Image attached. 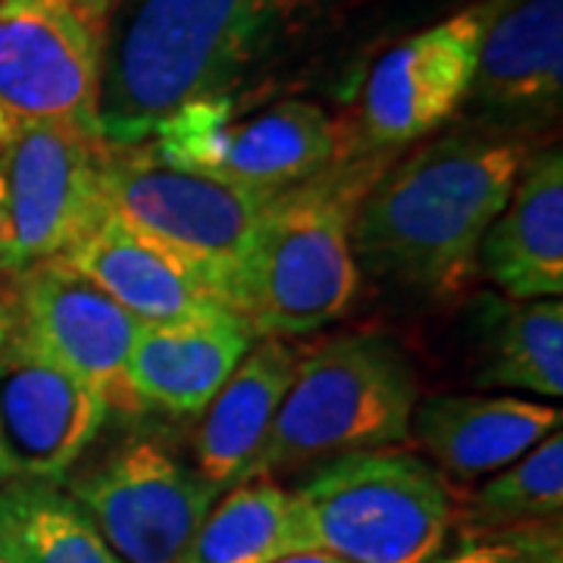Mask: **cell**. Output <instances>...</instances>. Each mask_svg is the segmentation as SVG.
Listing matches in <instances>:
<instances>
[{
	"label": "cell",
	"mask_w": 563,
	"mask_h": 563,
	"mask_svg": "<svg viewBox=\"0 0 563 563\" xmlns=\"http://www.w3.org/2000/svg\"><path fill=\"white\" fill-rule=\"evenodd\" d=\"M529 154L523 135L461 125L388 163L354 213L357 269L422 295H454L476 273L479 242Z\"/></svg>",
	"instance_id": "1"
},
{
	"label": "cell",
	"mask_w": 563,
	"mask_h": 563,
	"mask_svg": "<svg viewBox=\"0 0 563 563\" xmlns=\"http://www.w3.org/2000/svg\"><path fill=\"white\" fill-rule=\"evenodd\" d=\"M295 0H120L98 38V122L144 144L176 110L225 98L276 41Z\"/></svg>",
	"instance_id": "2"
},
{
	"label": "cell",
	"mask_w": 563,
	"mask_h": 563,
	"mask_svg": "<svg viewBox=\"0 0 563 563\" xmlns=\"http://www.w3.org/2000/svg\"><path fill=\"white\" fill-rule=\"evenodd\" d=\"M391 154H347L279 191L263 213L235 291L257 339H298L339 320L357 298L351 225Z\"/></svg>",
	"instance_id": "3"
},
{
	"label": "cell",
	"mask_w": 563,
	"mask_h": 563,
	"mask_svg": "<svg viewBox=\"0 0 563 563\" xmlns=\"http://www.w3.org/2000/svg\"><path fill=\"white\" fill-rule=\"evenodd\" d=\"M417 373L385 335H342L298 357L251 476L410 442Z\"/></svg>",
	"instance_id": "4"
},
{
	"label": "cell",
	"mask_w": 563,
	"mask_h": 563,
	"mask_svg": "<svg viewBox=\"0 0 563 563\" xmlns=\"http://www.w3.org/2000/svg\"><path fill=\"white\" fill-rule=\"evenodd\" d=\"M307 551L347 563H432L454 529V488L410 451L332 457L291 488Z\"/></svg>",
	"instance_id": "5"
},
{
	"label": "cell",
	"mask_w": 563,
	"mask_h": 563,
	"mask_svg": "<svg viewBox=\"0 0 563 563\" xmlns=\"http://www.w3.org/2000/svg\"><path fill=\"white\" fill-rule=\"evenodd\" d=\"M101 185L110 213L185 263L235 313L244 263L276 195L173 166L151 141L132 147L107 144Z\"/></svg>",
	"instance_id": "6"
},
{
	"label": "cell",
	"mask_w": 563,
	"mask_h": 563,
	"mask_svg": "<svg viewBox=\"0 0 563 563\" xmlns=\"http://www.w3.org/2000/svg\"><path fill=\"white\" fill-rule=\"evenodd\" d=\"M151 147L173 166L279 195L339 161L344 139L320 103L279 101L239 113L225 95L176 110L157 125Z\"/></svg>",
	"instance_id": "7"
},
{
	"label": "cell",
	"mask_w": 563,
	"mask_h": 563,
	"mask_svg": "<svg viewBox=\"0 0 563 563\" xmlns=\"http://www.w3.org/2000/svg\"><path fill=\"white\" fill-rule=\"evenodd\" d=\"M107 141L69 122H41L0 151L10 239L3 273L63 257L110 213L101 166Z\"/></svg>",
	"instance_id": "8"
},
{
	"label": "cell",
	"mask_w": 563,
	"mask_h": 563,
	"mask_svg": "<svg viewBox=\"0 0 563 563\" xmlns=\"http://www.w3.org/2000/svg\"><path fill=\"white\" fill-rule=\"evenodd\" d=\"M66 492L122 563H181L217 492L151 439L120 444Z\"/></svg>",
	"instance_id": "9"
},
{
	"label": "cell",
	"mask_w": 563,
	"mask_h": 563,
	"mask_svg": "<svg viewBox=\"0 0 563 563\" xmlns=\"http://www.w3.org/2000/svg\"><path fill=\"white\" fill-rule=\"evenodd\" d=\"M98 35L66 0H0V151L41 122L101 135Z\"/></svg>",
	"instance_id": "10"
},
{
	"label": "cell",
	"mask_w": 563,
	"mask_h": 563,
	"mask_svg": "<svg viewBox=\"0 0 563 563\" xmlns=\"http://www.w3.org/2000/svg\"><path fill=\"white\" fill-rule=\"evenodd\" d=\"M485 20L488 0H479L385 51L363 81L351 154H395L454 120L476 76Z\"/></svg>",
	"instance_id": "11"
},
{
	"label": "cell",
	"mask_w": 563,
	"mask_h": 563,
	"mask_svg": "<svg viewBox=\"0 0 563 563\" xmlns=\"http://www.w3.org/2000/svg\"><path fill=\"white\" fill-rule=\"evenodd\" d=\"M16 329L88 383L110 410H141L125 363L141 322L66 257L16 273Z\"/></svg>",
	"instance_id": "12"
},
{
	"label": "cell",
	"mask_w": 563,
	"mask_h": 563,
	"mask_svg": "<svg viewBox=\"0 0 563 563\" xmlns=\"http://www.w3.org/2000/svg\"><path fill=\"white\" fill-rule=\"evenodd\" d=\"M107 413L91 385L10 325L0 344V448L13 479L63 483Z\"/></svg>",
	"instance_id": "13"
},
{
	"label": "cell",
	"mask_w": 563,
	"mask_h": 563,
	"mask_svg": "<svg viewBox=\"0 0 563 563\" xmlns=\"http://www.w3.org/2000/svg\"><path fill=\"white\" fill-rule=\"evenodd\" d=\"M476 125L529 139L563 107V0H488L466 103Z\"/></svg>",
	"instance_id": "14"
},
{
	"label": "cell",
	"mask_w": 563,
	"mask_h": 563,
	"mask_svg": "<svg viewBox=\"0 0 563 563\" xmlns=\"http://www.w3.org/2000/svg\"><path fill=\"white\" fill-rule=\"evenodd\" d=\"M561 420L558 407L510 395H429L410 413V439L444 479L479 483L558 432Z\"/></svg>",
	"instance_id": "15"
},
{
	"label": "cell",
	"mask_w": 563,
	"mask_h": 563,
	"mask_svg": "<svg viewBox=\"0 0 563 563\" xmlns=\"http://www.w3.org/2000/svg\"><path fill=\"white\" fill-rule=\"evenodd\" d=\"M476 269L507 298L539 301L563 295V154H529L507 203L479 242Z\"/></svg>",
	"instance_id": "16"
},
{
	"label": "cell",
	"mask_w": 563,
	"mask_h": 563,
	"mask_svg": "<svg viewBox=\"0 0 563 563\" xmlns=\"http://www.w3.org/2000/svg\"><path fill=\"white\" fill-rule=\"evenodd\" d=\"M63 257L103 288L122 310H129L141 325L232 317V310L217 301L185 263L147 242L117 213H107V220Z\"/></svg>",
	"instance_id": "17"
},
{
	"label": "cell",
	"mask_w": 563,
	"mask_h": 563,
	"mask_svg": "<svg viewBox=\"0 0 563 563\" xmlns=\"http://www.w3.org/2000/svg\"><path fill=\"white\" fill-rule=\"evenodd\" d=\"M257 332L242 317L141 325L125 376L141 407L166 413H203L232 369L254 347Z\"/></svg>",
	"instance_id": "18"
},
{
	"label": "cell",
	"mask_w": 563,
	"mask_h": 563,
	"mask_svg": "<svg viewBox=\"0 0 563 563\" xmlns=\"http://www.w3.org/2000/svg\"><path fill=\"white\" fill-rule=\"evenodd\" d=\"M298 369V354L282 339H257L203 407L195 439V470L217 495L251 476L263 439Z\"/></svg>",
	"instance_id": "19"
},
{
	"label": "cell",
	"mask_w": 563,
	"mask_h": 563,
	"mask_svg": "<svg viewBox=\"0 0 563 563\" xmlns=\"http://www.w3.org/2000/svg\"><path fill=\"white\" fill-rule=\"evenodd\" d=\"M479 322V369L485 388H520L539 398L563 395L561 298L517 301L485 295Z\"/></svg>",
	"instance_id": "20"
},
{
	"label": "cell",
	"mask_w": 563,
	"mask_h": 563,
	"mask_svg": "<svg viewBox=\"0 0 563 563\" xmlns=\"http://www.w3.org/2000/svg\"><path fill=\"white\" fill-rule=\"evenodd\" d=\"M3 563H122L81 504L60 483L0 485Z\"/></svg>",
	"instance_id": "21"
},
{
	"label": "cell",
	"mask_w": 563,
	"mask_h": 563,
	"mask_svg": "<svg viewBox=\"0 0 563 563\" xmlns=\"http://www.w3.org/2000/svg\"><path fill=\"white\" fill-rule=\"evenodd\" d=\"M217 498L181 563H273L307 551L291 492L273 476H254Z\"/></svg>",
	"instance_id": "22"
},
{
	"label": "cell",
	"mask_w": 563,
	"mask_h": 563,
	"mask_svg": "<svg viewBox=\"0 0 563 563\" xmlns=\"http://www.w3.org/2000/svg\"><path fill=\"white\" fill-rule=\"evenodd\" d=\"M563 510V435L561 429L526 451L520 461L492 473L483 485L454 495V526L461 532L554 523Z\"/></svg>",
	"instance_id": "23"
},
{
	"label": "cell",
	"mask_w": 563,
	"mask_h": 563,
	"mask_svg": "<svg viewBox=\"0 0 563 563\" xmlns=\"http://www.w3.org/2000/svg\"><path fill=\"white\" fill-rule=\"evenodd\" d=\"M432 563H563V526L529 523L510 529L461 532Z\"/></svg>",
	"instance_id": "24"
},
{
	"label": "cell",
	"mask_w": 563,
	"mask_h": 563,
	"mask_svg": "<svg viewBox=\"0 0 563 563\" xmlns=\"http://www.w3.org/2000/svg\"><path fill=\"white\" fill-rule=\"evenodd\" d=\"M76 13H79V20L101 38L103 25L107 20L113 16V10L120 7V0H66Z\"/></svg>",
	"instance_id": "25"
},
{
	"label": "cell",
	"mask_w": 563,
	"mask_h": 563,
	"mask_svg": "<svg viewBox=\"0 0 563 563\" xmlns=\"http://www.w3.org/2000/svg\"><path fill=\"white\" fill-rule=\"evenodd\" d=\"M273 563H347L342 558H335V554H329V551H298V554H285L279 561Z\"/></svg>",
	"instance_id": "26"
},
{
	"label": "cell",
	"mask_w": 563,
	"mask_h": 563,
	"mask_svg": "<svg viewBox=\"0 0 563 563\" xmlns=\"http://www.w3.org/2000/svg\"><path fill=\"white\" fill-rule=\"evenodd\" d=\"M7 239H10V225H7V198H3V179H0V257L7 251Z\"/></svg>",
	"instance_id": "27"
},
{
	"label": "cell",
	"mask_w": 563,
	"mask_h": 563,
	"mask_svg": "<svg viewBox=\"0 0 563 563\" xmlns=\"http://www.w3.org/2000/svg\"><path fill=\"white\" fill-rule=\"evenodd\" d=\"M13 479V470H10V463L3 457V448H0V485H7Z\"/></svg>",
	"instance_id": "28"
},
{
	"label": "cell",
	"mask_w": 563,
	"mask_h": 563,
	"mask_svg": "<svg viewBox=\"0 0 563 563\" xmlns=\"http://www.w3.org/2000/svg\"><path fill=\"white\" fill-rule=\"evenodd\" d=\"M7 332H10V322L0 317V344H3V339H7Z\"/></svg>",
	"instance_id": "29"
},
{
	"label": "cell",
	"mask_w": 563,
	"mask_h": 563,
	"mask_svg": "<svg viewBox=\"0 0 563 563\" xmlns=\"http://www.w3.org/2000/svg\"><path fill=\"white\" fill-rule=\"evenodd\" d=\"M0 563H3V558H0Z\"/></svg>",
	"instance_id": "30"
}]
</instances>
